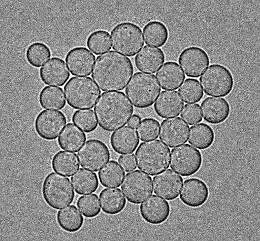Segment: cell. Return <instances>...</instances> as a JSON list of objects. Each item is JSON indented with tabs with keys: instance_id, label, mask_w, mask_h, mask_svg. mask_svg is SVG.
I'll return each mask as SVG.
<instances>
[{
	"instance_id": "cell-1",
	"label": "cell",
	"mask_w": 260,
	"mask_h": 241,
	"mask_svg": "<svg viewBox=\"0 0 260 241\" xmlns=\"http://www.w3.org/2000/svg\"><path fill=\"white\" fill-rule=\"evenodd\" d=\"M134 72L129 58L112 51L96 58L92 77L103 91H119L125 88Z\"/></svg>"
},
{
	"instance_id": "cell-2",
	"label": "cell",
	"mask_w": 260,
	"mask_h": 241,
	"mask_svg": "<svg viewBox=\"0 0 260 241\" xmlns=\"http://www.w3.org/2000/svg\"><path fill=\"white\" fill-rule=\"evenodd\" d=\"M134 109L125 94L121 92L103 93L94 107L100 127L113 132L127 124Z\"/></svg>"
},
{
	"instance_id": "cell-3",
	"label": "cell",
	"mask_w": 260,
	"mask_h": 241,
	"mask_svg": "<svg viewBox=\"0 0 260 241\" xmlns=\"http://www.w3.org/2000/svg\"><path fill=\"white\" fill-rule=\"evenodd\" d=\"M135 155L139 169L152 176L164 172L171 162V149L156 139L142 143Z\"/></svg>"
},
{
	"instance_id": "cell-4",
	"label": "cell",
	"mask_w": 260,
	"mask_h": 241,
	"mask_svg": "<svg viewBox=\"0 0 260 241\" xmlns=\"http://www.w3.org/2000/svg\"><path fill=\"white\" fill-rule=\"evenodd\" d=\"M70 107L75 109L93 108L101 94V90L90 77H75L64 88Z\"/></svg>"
},
{
	"instance_id": "cell-5",
	"label": "cell",
	"mask_w": 260,
	"mask_h": 241,
	"mask_svg": "<svg viewBox=\"0 0 260 241\" xmlns=\"http://www.w3.org/2000/svg\"><path fill=\"white\" fill-rule=\"evenodd\" d=\"M161 88L156 77L153 74L137 73L130 80L125 93L135 107L146 109L155 101Z\"/></svg>"
},
{
	"instance_id": "cell-6",
	"label": "cell",
	"mask_w": 260,
	"mask_h": 241,
	"mask_svg": "<svg viewBox=\"0 0 260 241\" xmlns=\"http://www.w3.org/2000/svg\"><path fill=\"white\" fill-rule=\"evenodd\" d=\"M42 193L47 204L55 210L71 204L75 197L71 180L54 173L48 175L44 179Z\"/></svg>"
},
{
	"instance_id": "cell-7",
	"label": "cell",
	"mask_w": 260,
	"mask_h": 241,
	"mask_svg": "<svg viewBox=\"0 0 260 241\" xmlns=\"http://www.w3.org/2000/svg\"><path fill=\"white\" fill-rule=\"evenodd\" d=\"M112 47L115 51L133 57L144 45L142 30L132 22L116 25L111 32Z\"/></svg>"
},
{
	"instance_id": "cell-8",
	"label": "cell",
	"mask_w": 260,
	"mask_h": 241,
	"mask_svg": "<svg viewBox=\"0 0 260 241\" xmlns=\"http://www.w3.org/2000/svg\"><path fill=\"white\" fill-rule=\"evenodd\" d=\"M199 80L205 94L214 97L229 95L235 85L232 72L219 64L210 65Z\"/></svg>"
},
{
	"instance_id": "cell-9",
	"label": "cell",
	"mask_w": 260,
	"mask_h": 241,
	"mask_svg": "<svg viewBox=\"0 0 260 241\" xmlns=\"http://www.w3.org/2000/svg\"><path fill=\"white\" fill-rule=\"evenodd\" d=\"M121 189L129 202L141 204L153 193L152 178L141 170H134L124 177Z\"/></svg>"
},
{
	"instance_id": "cell-10",
	"label": "cell",
	"mask_w": 260,
	"mask_h": 241,
	"mask_svg": "<svg viewBox=\"0 0 260 241\" xmlns=\"http://www.w3.org/2000/svg\"><path fill=\"white\" fill-rule=\"evenodd\" d=\"M203 164V156L199 150L186 144L172 150L171 166L182 177L197 174Z\"/></svg>"
},
{
	"instance_id": "cell-11",
	"label": "cell",
	"mask_w": 260,
	"mask_h": 241,
	"mask_svg": "<svg viewBox=\"0 0 260 241\" xmlns=\"http://www.w3.org/2000/svg\"><path fill=\"white\" fill-rule=\"evenodd\" d=\"M83 168L98 172L109 161L111 154L107 146L97 139L88 140L78 153Z\"/></svg>"
},
{
	"instance_id": "cell-12",
	"label": "cell",
	"mask_w": 260,
	"mask_h": 241,
	"mask_svg": "<svg viewBox=\"0 0 260 241\" xmlns=\"http://www.w3.org/2000/svg\"><path fill=\"white\" fill-rule=\"evenodd\" d=\"M65 115L58 111L43 110L35 119V128L37 134L43 139H56L66 125Z\"/></svg>"
},
{
	"instance_id": "cell-13",
	"label": "cell",
	"mask_w": 260,
	"mask_h": 241,
	"mask_svg": "<svg viewBox=\"0 0 260 241\" xmlns=\"http://www.w3.org/2000/svg\"><path fill=\"white\" fill-rule=\"evenodd\" d=\"M178 62L187 76L198 78L210 64V58L204 49L197 46L185 48L180 54Z\"/></svg>"
},
{
	"instance_id": "cell-14",
	"label": "cell",
	"mask_w": 260,
	"mask_h": 241,
	"mask_svg": "<svg viewBox=\"0 0 260 241\" xmlns=\"http://www.w3.org/2000/svg\"><path fill=\"white\" fill-rule=\"evenodd\" d=\"M189 126L181 118L164 120L160 127L159 139L170 148H174L187 143Z\"/></svg>"
},
{
	"instance_id": "cell-15",
	"label": "cell",
	"mask_w": 260,
	"mask_h": 241,
	"mask_svg": "<svg viewBox=\"0 0 260 241\" xmlns=\"http://www.w3.org/2000/svg\"><path fill=\"white\" fill-rule=\"evenodd\" d=\"M183 183L182 177L172 169H168L153 178L155 194L168 200L176 199Z\"/></svg>"
},
{
	"instance_id": "cell-16",
	"label": "cell",
	"mask_w": 260,
	"mask_h": 241,
	"mask_svg": "<svg viewBox=\"0 0 260 241\" xmlns=\"http://www.w3.org/2000/svg\"><path fill=\"white\" fill-rule=\"evenodd\" d=\"M171 213V208L166 200L155 195L140 206V214L145 222L153 225L166 222Z\"/></svg>"
},
{
	"instance_id": "cell-17",
	"label": "cell",
	"mask_w": 260,
	"mask_h": 241,
	"mask_svg": "<svg viewBox=\"0 0 260 241\" xmlns=\"http://www.w3.org/2000/svg\"><path fill=\"white\" fill-rule=\"evenodd\" d=\"M209 196V188L203 180L190 178L184 183L180 199L187 206L198 208L207 202Z\"/></svg>"
},
{
	"instance_id": "cell-18",
	"label": "cell",
	"mask_w": 260,
	"mask_h": 241,
	"mask_svg": "<svg viewBox=\"0 0 260 241\" xmlns=\"http://www.w3.org/2000/svg\"><path fill=\"white\" fill-rule=\"evenodd\" d=\"M95 56L84 47H76L69 51L66 61L72 75L88 76L91 75L95 62Z\"/></svg>"
},
{
	"instance_id": "cell-19",
	"label": "cell",
	"mask_w": 260,
	"mask_h": 241,
	"mask_svg": "<svg viewBox=\"0 0 260 241\" xmlns=\"http://www.w3.org/2000/svg\"><path fill=\"white\" fill-rule=\"evenodd\" d=\"M42 81L48 86H63L71 76L64 60L54 57L40 70Z\"/></svg>"
},
{
	"instance_id": "cell-20",
	"label": "cell",
	"mask_w": 260,
	"mask_h": 241,
	"mask_svg": "<svg viewBox=\"0 0 260 241\" xmlns=\"http://www.w3.org/2000/svg\"><path fill=\"white\" fill-rule=\"evenodd\" d=\"M203 116L206 122L213 125L224 123L229 118L231 108L226 99L208 97L202 104Z\"/></svg>"
},
{
	"instance_id": "cell-21",
	"label": "cell",
	"mask_w": 260,
	"mask_h": 241,
	"mask_svg": "<svg viewBox=\"0 0 260 241\" xmlns=\"http://www.w3.org/2000/svg\"><path fill=\"white\" fill-rule=\"evenodd\" d=\"M184 105L183 99L177 92L164 90L157 97L154 108L159 117L169 118L178 116Z\"/></svg>"
},
{
	"instance_id": "cell-22",
	"label": "cell",
	"mask_w": 260,
	"mask_h": 241,
	"mask_svg": "<svg viewBox=\"0 0 260 241\" xmlns=\"http://www.w3.org/2000/svg\"><path fill=\"white\" fill-rule=\"evenodd\" d=\"M165 60L166 56L161 49L147 45L136 55L135 62L139 71L155 74Z\"/></svg>"
},
{
	"instance_id": "cell-23",
	"label": "cell",
	"mask_w": 260,
	"mask_h": 241,
	"mask_svg": "<svg viewBox=\"0 0 260 241\" xmlns=\"http://www.w3.org/2000/svg\"><path fill=\"white\" fill-rule=\"evenodd\" d=\"M139 144V139L135 128L126 126L113 132L111 144L114 151L119 154L134 152Z\"/></svg>"
},
{
	"instance_id": "cell-24",
	"label": "cell",
	"mask_w": 260,
	"mask_h": 241,
	"mask_svg": "<svg viewBox=\"0 0 260 241\" xmlns=\"http://www.w3.org/2000/svg\"><path fill=\"white\" fill-rule=\"evenodd\" d=\"M158 81L164 90H176L184 81L185 75L178 64L167 62L156 73Z\"/></svg>"
},
{
	"instance_id": "cell-25",
	"label": "cell",
	"mask_w": 260,
	"mask_h": 241,
	"mask_svg": "<svg viewBox=\"0 0 260 241\" xmlns=\"http://www.w3.org/2000/svg\"><path fill=\"white\" fill-rule=\"evenodd\" d=\"M99 197L104 213L108 215L121 213L126 205V198L119 188L104 189Z\"/></svg>"
},
{
	"instance_id": "cell-26",
	"label": "cell",
	"mask_w": 260,
	"mask_h": 241,
	"mask_svg": "<svg viewBox=\"0 0 260 241\" xmlns=\"http://www.w3.org/2000/svg\"><path fill=\"white\" fill-rule=\"evenodd\" d=\"M86 140V135L81 129L69 123L58 138V144L62 149L75 153L83 146Z\"/></svg>"
},
{
	"instance_id": "cell-27",
	"label": "cell",
	"mask_w": 260,
	"mask_h": 241,
	"mask_svg": "<svg viewBox=\"0 0 260 241\" xmlns=\"http://www.w3.org/2000/svg\"><path fill=\"white\" fill-rule=\"evenodd\" d=\"M58 226L68 233H76L83 226L84 219L75 205L62 209L57 213Z\"/></svg>"
},
{
	"instance_id": "cell-28",
	"label": "cell",
	"mask_w": 260,
	"mask_h": 241,
	"mask_svg": "<svg viewBox=\"0 0 260 241\" xmlns=\"http://www.w3.org/2000/svg\"><path fill=\"white\" fill-rule=\"evenodd\" d=\"M215 139L214 130L206 124H199L190 128L188 143L200 150H206L211 147Z\"/></svg>"
},
{
	"instance_id": "cell-29",
	"label": "cell",
	"mask_w": 260,
	"mask_h": 241,
	"mask_svg": "<svg viewBox=\"0 0 260 241\" xmlns=\"http://www.w3.org/2000/svg\"><path fill=\"white\" fill-rule=\"evenodd\" d=\"M71 181L75 192L79 195L93 193L99 185L97 175L84 168L79 169L72 177Z\"/></svg>"
},
{
	"instance_id": "cell-30",
	"label": "cell",
	"mask_w": 260,
	"mask_h": 241,
	"mask_svg": "<svg viewBox=\"0 0 260 241\" xmlns=\"http://www.w3.org/2000/svg\"><path fill=\"white\" fill-rule=\"evenodd\" d=\"M52 166L55 173L71 177L79 168V160L75 153L60 151L53 156Z\"/></svg>"
},
{
	"instance_id": "cell-31",
	"label": "cell",
	"mask_w": 260,
	"mask_h": 241,
	"mask_svg": "<svg viewBox=\"0 0 260 241\" xmlns=\"http://www.w3.org/2000/svg\"><path fill=\"white\" fill-rule=\"evenodd\" d=\"M145 41L147 45L161 47L168 42L169 33L167 26L158 21L147 23L143 28Z\"/></svg>"
},
{
	"instance_id": "cell-32",
	"label": "cell",
	"mask_w": 260,
	"mask_h": 241,
	"mask_svg": "<svg viewBox=\"0 0 260 241\" xmlns=\"http://www.w3.org/2000/svg\"><path fill=\"white\" fill-rule=\"evenodd\" d=\"M39 101L43 108L49 110H62L66 105L63 89L56 87H44L39 94Z\"/></svg>"
},
{
	"instance_id": "cell-33",
	"label": "cell",
	"mask_w": 260,
	"mask_h": 241,
	"mask_svg": "<svg viewBox=\"0 0 260 241\" xmlns=\"http://www.w3.org/2000/svg\"><path fill=\"white\" fill-rule=\"evenodd\" d=\"M124 177V170L115 160L109 161L99 173L100 182L108 188L121 186Z\"/></svg>"
},
{
	"instance_id": "cell-34",
	"label": "cell",
	"mask_w": 260,
	"mask_h": 241,
	"mask_svg": "<svg viewBox=\"0 0 260 241\" xmlns=\"http://www.w3.org/2000/svg\"><path fill=\"white\" fill-rule=\"evenodd\" d=\"M86 45L96 55L106 53L112 49L111 36L105 30H96L89 35Z\"/></svg>"
},
{
	"instance_id": "cell-35",
	"label": "cell",
	"mask_w": 260,
	"mask_h": 241,
	"mask_svg": "<svg viewBox=\"0 0 260 241\" xmlns=\"http://www.w3.org/2000/svg\"><path fill=\"white\" fill-rule=\"evenodd\" d=\"M51 49L44 43L36 42L27 48L25 56L27 62L32 66L39 68L51 57Z\"/></svg>"
},
{
	"instance_id": "cell-36",
	"label": "cell",
	"mask_w": 260,
	"mask_h": 241,
	"mask_svg": "<svg viewBox=\"0 0 260 241\" xmlns=\"http://www.w3.org/2000/svg\"><path fill=\"white\" fill-rule=\"evenodd\" d=\"M178 92L184 101L187 104L197 103L204 97V92L198 80L188 78L186 79Z\"/></svg>"
},
{
	"instance_id": "cell-37",
	"label": "cell",
	"mask_w": 260,
	"mask_h": 241,
	"mask_svg": "<svg viewBox=\"0 0 260 241\" xmlns=\"http://www.w3.org/2000/svg\"><path fill=\"white\" fill-rule=\"evenodd\" d=\"M73 122L83 132L91 133L98 127V121L92 110H78L73 116Z\"/></svg>"
},
{
	"instance_id": "cell-38",
	"label": "cell",
	"mask_w": 260,
	"mask_h": 241,
	"mask_svg": "<svg viewBox=\"0 0 260 241\" xmlns=\"http://www.w3.org/2000/svg\"><path fill=\"white\" fill-rule=\"evenodd\" d=\"M77 205L80 212L87 218L96 217L101 213L99 197L96 194L80 197L77 200Z\"/></svg>"
},
{
	"instance_id": "cell-39",
	"label": "cell",
	"mask_w": 260,
	"mask_h": 241,
	"mask_svg": "<svg viewBox=\"0 0 260 241\" xmlns=\"http://www.w3.org/2000/svg\"><path fill=\"white\" fill-rule=\"evenodd\" d=\"M159 123L152 118L144 119L137 127L139 137L142 142L156 139L158 137Z\"/></svg>"
},
{
	"instance_id": "cell-40",
	"label": "cell",
	"mask_w": 260,
	"mask_h": 241,
	"mask_svg": "<svg viewBox=\"0 0 260 241\" xmlns=\"http://www.w3.org/2000/svg\"><path fill=\"white\" fill-rule=\"evenodd\" d=\"M181 117L189 125H194L203 121L201 106L198 104H187L183 108Z\"/></svg>"
},
{
	"instance_id": "cell-41",
	"label": "cell",
	"mask_w": 260,
	"mask_h": 241,
	"mask_svg": "<svg viewBox=\"0 0 260 241\" xmlns=\"http://www.w3.org/2000/svg\"><path fill=\"white\" fill-rule=\"evenodd\" d=\"M118 162L127 173L132 171L137 168L136 158L133 154L121 155L118 158Z\"/></svg>"
},
{
	"instance_id": "cell-42",
	"label": "cell",
	"mask_w": 260,
	"mask_h": 241,
	"mask_svg": "<svg viewBox=\"0 0 260 241\" xmlns=\"http://www.w3.org/2000/svg\"><path fill=\"white\" fill-rule=\"evenodd\" d=\"M141 121V117L137 115H135L130 118L128 123V126L134 128H137Z\"/></svg>"
}]
</instances>
